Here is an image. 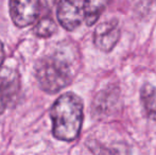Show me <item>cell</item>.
<instances>
[{"label": "cell", "instance_id": "52a82bcc", "mask_svg": "<svg viewBox=\"0 0 156 155\" xmlns=\"http://www.w3.org/2000/svg\"><path fill=\"white\" fill-rule=\"evenodd\" d=\"M140 99L148 117L156 121V87L146 83L140 89Z\"/></svg>", "mask_w": 156, "mask_h": 155}, {"label": "cell", "instance_id": "5b68a950", "mask_svg": "<svg viewBox=\"0 0 156 155\" xmlns=\"http://www.w3.org/2000/svg\"><path fill=\"white\" fill-rule=\"evenodd\" d=\"M119 21L116 18L101 23L94 32V44L100 51L111 52L120 39Z\"/></svg>", "mask_w": 156, "mask_h": 155}, {"label": "cell", "instance_id": "3957f363", "mask_svg": "<svg viewBox=\"0 0 156 155\" xmlns=\"http://www.w3.org/2000/svg\"><path fill=\"white\" fill-rule=\"evenodd\" d=\"M9 6L13 23L19 28L32 25L41 12V2L37 0H13Z\"/></svg>", "mask_w": 156, "mask_h": 155}, {"label": "cell", "instance_id": "30bf717a", "mask_svg": "<svg viewBox=\"0 0 156 155\" xmlns=\"http://www.w3.org/2000/svg\"><path fill=\"white\" fill-rule=\"evenodd\" d=\"M4 56H5V53H4V47H3V44H2L1 41H0V67L2 66V64H3Z\"/></svg>", "mask_w": 156, "mask_h": 155}, {"label": "cell", "instance_id": "7a4b0ae2", "mask_svg": "<svg viewBox=\"0 0 156 155\" xmlns=\"http://www.w3.org/2000/svg\"><path fill=\"white\" fill-rule=\"evenodd\" d=\"M35 77L44 91L56 93L69 85L73 71L69 61L61 54H53L44 56L37 62Z\"/></svg>", "mask_w": 156, "mask_h": 155}, {"label": "cell", "instance_id": "6da1fadb", "mask_svg": "<svg viewBox=\"0 0 156 155\" xmlns=\"http://www.w3.org/2000/svg\"><path fill=\"white\" fill-rule=\"evenodd\" d=\"M52 134L62 141H73L82 129L83 102L73 93H66L55 100L50 110Z\"/></svg>", "mask_w": 156, "mask_h": 155}, {"label": "cell", "instance_id": "277c9868", "mask_svg": "<svg viewBox=\"0 0 156 155\" xmlns=\"http://www.w3.org/2000/svg\"><path fill=\"white\" fill-rule=\"evenodd\" d=\"M19 85V75L15 69L4 67L0 70V115L16 100Z\"/></svg>", "mask_w": 156, "mask_h": 155}, {"label": "cell", "instance_id": "8992f818", "mask_svg": "<svg viewBox=\"0 0 156 155\" xmlns=\"http://www.w3.org/2000/svg\"><path fill=\"white\" fill-rule=\"evenodd\" d=\"M61 26L67 31H73L84 20L83 1H61L56 9Z\"/></svg>", "mask_w": 156, "mask_h": 155}, {"label": "cell", "instance_id": "ba28073f", "mask_svg": "<svg viewBox=\"0 0 156 155\" xmlns=\"http://www.w3.org/2000/svg\"><path fill=\"white\" fill-rule=\"evenodd\" d=\"M107 5L106 1H83L84 20L87 26H93Z\"/></svg>", "mask_w": 156, "mask_h": 155}, {"label": "cell", "instance_id": "9c48e42d", "mask_svg": "<svg viewBox=\"0 0 156 155\" xmlns=\"http://www.w3.org/2000/svg\"><path fill=\"white\" fill-rule=\"evenodd\" d=\"M58 31V26L55 21L49 16L43 17L34 27V33L41 38H47L53 35Z\"/></svg>", "mask_w": 156, "mask_h": 155}]
</instances>
